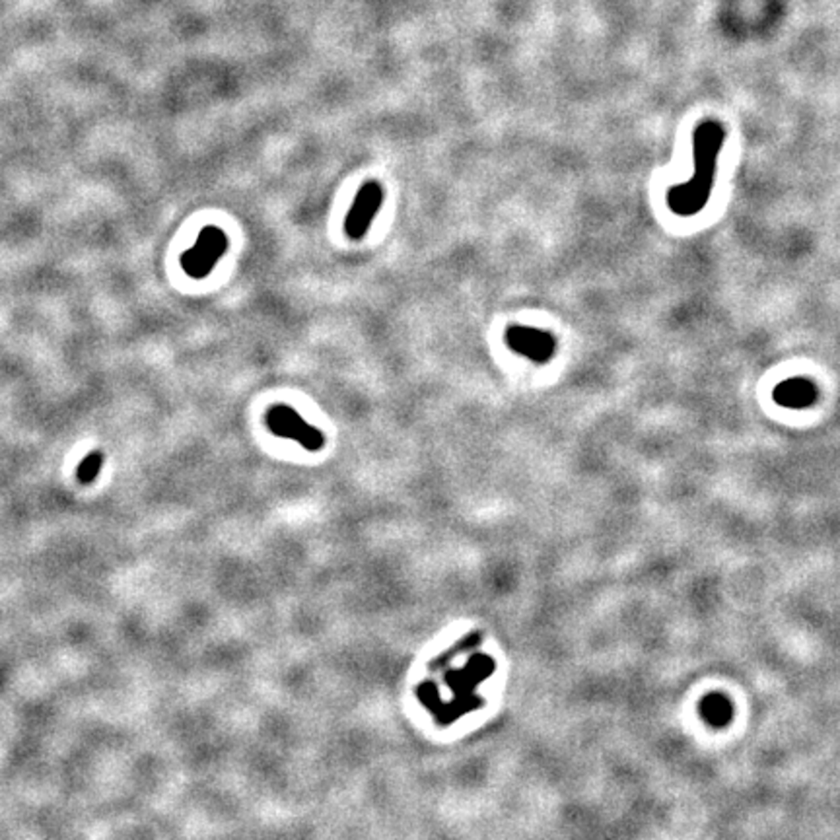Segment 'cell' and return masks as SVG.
Returning <instances> with one entry per match:
<instances>
[{
  "instance_id": "obj_6",
  "label": "cell",
  "mask_w": 840,
  "mask_h": 840,
  "mask_svg": "<svg viewBox=\"0 0 840 840\" xmlns=\"http://www.w3.org/2000/svg\"><path fill=\"white\" fill-rule=\"evenodd\" d=\"M774 399L788 408H805L817 399L815 383L805 378H792L778 383L774 389Z\"/></svg>"
},
{
  "instance_id": "obj_3",
  "label": "cell",
  "mask_w": 840,
  "mask_h": 840,
  "mask_svg": "<svg viewBox=\"0 0 840 840\" xmlns=\"http://www.w3.org/2000/svg\"><path fill=\"white\" fill-rule=\"evenodd\" d=\"M506 343L513 353L529 358L537 364H545L551 360L556 350V341L551 333L525 325H512L506 331Z\"/></svg>"
},
{
  "instance_id": "obj_5",
  "label": "cell",
  "mask_w": 840,
  "mask_h": 840,
  "mask_svg": "<svg viewBox=\"0 0 840 840\" xmlns=\"http://www.w3.org/2000/svg\"><path fill=\"white\" fill-rule=\"evenodd\" d=\"M267 420H268V426H271V430L276 432L278 436L294 438V440L302 442L303 446H308L311 450L319 448L323 443V436L319 434V432L315 428H311V426H308L300 418V415H296L288 407L280 405V407L271 408V413H268Z\"/></svg>"
},
{
  "instance_id": "obj_1",
  "label": "cell",
  "mask_w": 840,
  "mask_h": 840,
  "mask_svg": "<svg viewBox=\"0 0 840 840\" xmlns=\"http://www.w3.org/2000/svg\"><path fill=\"white\" fill-rule=\"evenodd\" d=\"M726 140V131L718 121H703L695 131L693 178L685 183H677L668 191V206L673 214L691 218L698 214L708 203L712 187L716 179L718 156Z\"/></svg>"
},
{
  "instance_id": "obj_4",
  "label": "cell",
  "mask_w": 840,
  "mask_h": 840,
  "mask_svg": "<svg viewBox=\"0 0 840 840\" xmlns=\"http://www.w3.org/2000/svg\"><path fill=\"white\" fill-rule=\"evenodd\" d=\"M383 203V189L378 181H368L362 185V189L358 191L354 205L350 208V213L345 222V230L346 236L350 240H360L364 238V233L368 232L370 224L380 213Z\"/></svg>"
},
{
  "instance_id": "obj_2",
  "label": "cell",
  "mask_w": 840,
  "mask_h": 840,
  "mask_svg": "<svg viewBox=\"0 0 840 840\" xmlns=\"http://www.w3.org/2000/svg\"><path fill=\"white\" fill-rule=\"evenodd\" d=\"M228 249L226 233L216 226H206L198 233V240L191 249L181 255L183 271L191 278H205L213 273L214 265Z\"/></svg>"
},
{
  "instance_id": "obj_7",
  "label": "cell",
  "mask_w": 840,
  "mask_h": 840,
  "mask_svg": "<svg viewBox=\"0 0 840 840\" xmlns=\"http://www.w3.org/2000/svg\"><path fill=\"white\" fill-rule=\"evenodd\" d=\"M731 706L728 703V698L723 696H708L703 704V714L704 718L714 723V726H723L730 718H731Z\"/></svg>"
},
{
  "instance_id": "obj_8",
  "label": "cell",
  "mask_w": 840,
  "mask_h": 840,
  "mask_svg": "<svg viewBox=\"0 0 840 840\" xmlns=\"http://www.w3.org/2000/svg\"><path fill=\"white\" fill-rule=\"evenodd\" d=\"M103 465V453L100 450L90 451L84 459L80 461L78 469H76V478L82 485H90L98 478L100 471Z\"/></svg>"
}]
</instances>
